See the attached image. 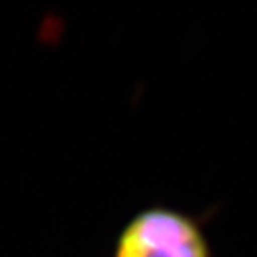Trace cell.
Masks as SVG:
<instances>
[{"label":"cell","mask_w":257,"mask_h":257,"mask_svg":"<svg viewBox=\"0 0 257 257\" xmlns=\"http://www.w3.org/2000/svg\"><path fill=\"white\" fill-rule=\"evenodd\" d=\"M112 257H211V248L191 216L170 207H150L134 214L120 230Z\"/></svg>","instance_id":"cell-1"}]
</instances>
